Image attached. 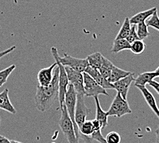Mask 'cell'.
<instances>
[{
    "instance_id": "4fadbf2b",
    "label": "cell",
    "mask_w": 159,
    "mask_h": 143,
    "mask_svg": "<svg viewBox=\"0 0 159 143\" xmlns=\"http://www.w3.org/2000/svg\"><path fill=\"white\" fill-rule=\"evenodd\" d=\"M136 87L141 91L145 100V101L147 102V104L159 119V108L158 107L157 103V102H156V100L154 97V96L152 95V93L148 90L145 86L137 85L136 86Z\"/></svg>"
},
{
    "instance_id": "5b68a950",
    "label": "cell",
    "mask_w": 159,
    "mask_h": 143,
    "mask_svg": "<svg viewBox=\"0 0 159 143\" xmlns=\"http://www.w3.org/2000/svg\"><path fill=\"white\" fill-rule=\"evenodd\" d=\"M107 113L108 116L121 118L125 114H132V110L127 100L123 98L120 94L117 92Z\"/></svg>"
},
{
    "instance_id": "4316f807",
    "label": "cell",
    "mask_w": 159,
    "mask_h": 143,
    "mask_svg": "<svg viewBox=\"0 0 159 143\" xmlns=\"http://www.w3.org/2000/svg\"><path fill=\"white\" fill-rule=\"evenodd\" d=\"M145 24L150 27L153 28L159 32V17L158 15V11H155L150 18L146 20Z\"/></svg>"
},
{
    "instance_id": "e0dca14e",
    "label": "cell",
    "mask_w": 159,
    "mask_h": 143,
    "mask_svg": "<svg viewBox=\"0 0 159 143\" xmlns=\"http://www.w3.org/2000/svg\"><path fill=\"white\" fill-rule=\"evenodd\" d=\"M154 78H157V76L154 72H146L139 74L137 78L134 79L135 87L137 85L145 86L147 84L153 81Z\"/></svg>"
},
{
    "instance_id": "5bb4252c",
    "label": "cell",
    "mask_w": 159,
    "mask_h": 143,
    "mask_svg": "<svg viewBox=\"0 0 159 143\" xmlns=\"http://www.w3.org/2000/svg\"><path fill=\"white\" fill-rule=\"evenodd\" d=\"M8 92V89H5L0 93V109H4L11 114H16V110L10 101Z\"/></svg>"
},
{
    "instance_id": "603a6c76",
    "label": "cell",
    "mask_w": 159,
    "mask_h": 143,
    "mask_svg": "<svg viewBox=\"0 0 159 143\" xmlns=\"http://www.w3.org/2000/svg\"><path fill=\"white\" fill-rule=\"evenodd\" d=\"M114 65L112 64L111 61H109L108 59L105 58L103 56V59H102V64L99 68V71L101 73V74L105 77L106 79H108L109 76H110L112 69L113 68Z\"/></svg>"
},
{
    "instance_id": "f1b7e54d",
    "label": "cell",
    "mask_w": 159,
    "mask_h": 143,
    "mask_svg": "<svg viewBox=\"0 0 159 143\" xmlns=\"http://www.w3.org/2000/svg\"><path fill=\"white\" fill-rule=\"evenodd\" d=\"M102 129H94L93 133L91 136V138L93 140V141H96L99 142V143H107L106 139L102 134Z\"/></svg>"
},
{
    "instance_id": "277c9868",
    "label": "cell",
    "mask_w": 159,
    "mask_h": 143,
    "mask_svg": "<svg viewBox=\"0 0 159 143\" xmlns=\"http://www.w3.org/2000/svg\"><path fill=\"white\" fill-rule=\"evenodd\" d=\"M77 101V92H75L74 88L71 84H69L67 87V90L66 92L65 98V105L67 108V113L70 117L71 121L74 125V130L76 137L80 139L79 129L75 121V105Z\"/></svg>"
},
{
    "instance_id": "8992f818",
    "label": "cell",
    "mask_w": 159,
    "mask_h": 143,
    "mask_svg": "<svg viewBox=\"0 0 159 143\" xmlns=\"http://www.w3.org/2000/svg\"><path fill=\"white\" fill-rule=\"evenodd\" d=\"M83 76L84 94L86 96H87V97L93 96L94 97V96H98L100 94L108 96L106 89L99 85L87 73L83 72Z\"/></svg>"
},
{
    "instance_id": "8d00e7d4",
    "label": "cell",
    "mask_w": 159,
    "mask_h": 143,
    "mask_svg": "<svg viewBox=\"0 0 159 143\" xmlns=\"http://www.w3.org/2000/svg\"><path fill=\"white\" fill-rule=\"evenodd\" d=\"M0 125H1V117H0Z\"/></svg>"
},
{
    "instance_id": "836d02e7",
    "label": "cell",
    "mask_w": 159,
    "mask_h": 143,
    "mask_svg": "<svg viewBox=\"0 0 159 143\" xmlns=\"http://www.w3.org/2000/svg\"><path fill=\"white\" fill-rule=\"evenodd\" d=\"M155 132H156V135H157V143H159V126Z\"/></svg>"
},
{
    "instance_id": "9c48e42d",
    "label": "cell",
    "mask_w": 159,
    "mask_h": 143,
    "mask_svg": "<svg viewBox=\"0 0 159 143\" xmlns=\"http://www.w3.org/2000/svg\"><path fill=\"white\" fill-rule=\"evenodd\" d=\"M58 59L60 62L64 66H68V67L80 72H84L87 66H89L87 59H82L75 58L67 54H64L62 57L59 56Z\"/></svg>"
},
{
    "instance_id": "e575fe53",
    "label": "cell",
    "mask_w": 159,
    "mask_h": 143,
    "mask_svg": "<svg viewBox=\"0 0 159 143\" xmlns=\"http://www.w3.org/2000/svg\"><path fill=\"white\" fill-rule=\"evenodd\" d=\"M155 74H156V76H157V77H159V67L157 68V69H156V70L154 71Z\"/></svg>"
},
{
    "instance_id": "d4e9b609",
    "label": "cell",
    "mask_w": 159,
    "mask_h": 143,
    "mask_svg": "<svg viewBox=\"0 0 159 143\" xmlns=\"http://www.w3.org/2000/svg\"><path fill=\"white\" fill-rule=\"evenodd\" d=\"M148 26L145 24V22L141 23V24L137 25L136 30H137V33L139 39L144 40L145 38L148 37L150 35V32L148 31Z\"/></svg>"
},
{
    "instance_id": "44dd1931",
    "label": "cell",
    "mask_w": 159,
    "mask_h": 143,
    "mask_svg": "<svg viewBox=\"0 0 159 143\" xmlns=\"http://www.w3.org/2000/svg\"><path fill=\"white\" fill-rule=\"evenodd\" d=\"M132 24L130 21V18L126 17L124 19V21L122 24L121 27L119 30L118 34L115 37V39H126L128 35L130 34L131 31Z\"/></svg>"
},
{
    "instance_id": "7a4b0ae2",
    "label": "cell",
    "mask_w": 159,
    "mask_h": 143,
    "mask_svg": "<svg viewBox=\"0 0 159 143\" xmlns=\"http://www.w3.org/2000/svg\"><path fill=\"white\" fill-rule=\"evenodd\" d=\"M52 55L54 56L55 61L57 64V66L59 69V77H58V85H59V94L58 99L60 105H62L65 102V98L66 92L67 90V87L69 84L67 77V74L66 72L65 66L62 65L59 61V54L58 50L55 47L51 48Z\"/></svg>"
},
{
    "instance_id": "ba28073f",
    "label": "cell",
    "mask_w": 159,
    "mask_h": 143,
    "mask_svg": "<svg viewBox=\"0 0 159 143\" xmlns=\"http://www.w3.org/2000/svg\"><path fill=\"white\" fill-rule=\"evenodd\" d=\"M65 68L67 74L69 84L73 85L77 94H84L83 72L76 71L68 66H65Z\"/></svg>"
},
{
    "instance_id": "7c38bea8",
    "label": "cell",
    "mask_w": 159,
    "mask_h": 143,
    "mask_svg": "<svg viewBox=\"0 0 159 143\" xmlns=\"http://www.w3.org/2000/svg\"><path fill=\"white\" fill-rule=\"evenodd\" d=\"M57 66V64L55 62L48 68H43L40 70L38 73V81L41 86H48L51 83L54 76V69Z\"/></svg>"
},
{
    "instance_id": "4dcf8cb0",
    "label": "cell",
    "mask_w": 159,
    "mask_h": 143,
    "mask_svg": "<svg viewBox=\"0 0 159 143\" xmlns=\"http://www.w3.org/2000/svg\"><path fill=\"white\" fill-rule=\"evenodd\" d=\"M16 47L15 45H13V46H12V47L9 48L8 49H6V50H4V51L0 52V59H2V57H4V56L7 55L8 54H9V53H11V52L14 51L16 49Z\"/></svg>"
},
{
    "instance_id": "d6986e66",
    "label": "cell",
    "mask_w": 159,
    "mask_h": 143,
    "mask_svg": "<svg viewBox=\"0 0 159 143\" xmlns=\"http://www.w3.org/2000/svg\"><path fill=\"white\" fill-rule=\"evenodd\" d=\"M130 45L131 44L127 41L126 39H115L111 48V52L117 54L121 51L128 50L130 49Z\"/></svg>"
},
{
    "instance_id": "30bf717a",
    "label": "cell",
    "mask_w": 159,
    "mask_h": 143,
    "mask_svg": "<svg viewBox=\"0 0 159 143\" xmlns=\"http://www.w3.org/2000/svg\"><path fill=\"white\" fill-rule=\"evenodd\" d=\"M134 73H131L130 74L113 83L115 90L117 91V92L119 93L125 100H127L129 89H130L132 83L134 81Z\"/></svg>"
},
{
    "instance_id": "d6a6232c",
    "label": "cell",
    "mask_w": 159,
    "mask_h": 143,
    "mask_svg": "<svg viewBox=\"0 0 159 143\" xmlns=\"http://www.w3.org/2000/svg\"><path fill=\"white\" fill-rule=\"evenodd\" d=\"M0 143H11V141L4 136L0 135Z\"/></svg>"
},
{
    "instance_id": "f35d334b",
    "label": "cell",
    "mask_w": 159,
    "mask_h": 143,
    "mask_svg": "<svg viewBox=\"0 0 159 143\" xmlns=\"http://www.w3.org/2000/svg\"><path fill=\"white\" fill-rule=\"evenodd\" d=\"M156 143H157V142H156Z\"/></svg>"
},
{
    "instance_id": "ac0fdd59",
    "label": "cell",
    "mask_w": 159,
    "mask_h": 143,
    "mask_svg": "<svg viewBox=\"0 0 159 143\" xmlns=\"http://www.w3.org/2000/svg\"><path fill=\"white\" fill-rule=\"evenodd\" d=\"M131 72L130 71H125L124 70V69L119 68L117 67H116L115 65L113 66V68L112 69V71L110 76L108 79L109 82L112 83H114L117 82L119 80L123 79L125 76H128L129 74H131Z\"/></svg>"
},
{
    "instance_id": "f546056e",
    "label": "cell",
    "mask_w": 159,
    "mask_h": 143,
    "mask_svg": "<svg viewBox=\"0 0 159 143\" xmlns=\"http://www.w3.org/2000/svg\"><path fill=\"white\" fill-rule=\"evenodd\" d=\"M136 27H137V25L134 24H132V27H131V31L130 32V34L128 35L127 36V41L130 43L131 44L132 43H133L134 41H137V40H139V38L137 35V30H136Z\"/></svg>"
},
{
    "instance_id": "6da1fadb",
    "label": "cell",
    "mask_w": 159,
    "mask_h": 143,
    "mask_svg": "<svg viewBox=\"0 0 159 143\" xmlns=\"http://www.w3.org/2000/svg\"><path fill=\"white\" fill-rule=\"evenodd\" d=\"M58 77L59 69L56 66L51 83L48 86H37L34 100L36 107L39 111L44 112L48 110L58 97Z\"/></svg>"
},
{
    "instance_id": "484cf974",
    "label": "cell",
    "mask_w": 159,
    "mask_h": 143,
    "mask_svg": "<svg viewBox=\"0 0 159 143\" xmlns=\"http://www.w3.org/2000/svg\"><path fill=\"white\" fill-rule=\"evenodd\" d=\"M15 65H12L9 66L7 68H6L3 70L0 71V88L3 85H4L9 77V76L12 74L13 70L15 69Z\"/></svg>"
},
{
    "instance_id": "2e32d148",
    "label": "cell",
    "mask_w": 159,
    "mask_h": 143,
    "mask_svg": "<svg viewBox=\"0 0 159 143\" xmlns=\"http://www.w3.org/2000/svg\"><path fill=\"white\" fill-rule=\"evenodd\" d=\"M95 101V106H96V115L95 119L100 122L102 129H104L108 125V116L107 113L104 112L100 106L98 96H94Z\"/></svg>"
},
{
    "instance_id": "cb8c5ba5",
    "label": "cell",
    "mask_w": 159,
    "mask_h": 143,
    "mask_svg": "<svg viewBox=\"0 0 159 143\" xmlns=\"http://www.w3.org/2000/svg\"><path fill=\"white\" fill-rule=\"evenodd\" d=\"M145 44L143 42V40L139 39L137 41L132 43L130 45V50L134 55H140L143 53L145 50Z\"/></svg>"
},
{
    "instance_id": "9a60e30c",
    "label": "cell",
    "mask_w": 159,
    "mask_h": 143,
    "mask_svg": "<svg viewBox=\"0 0 159 143\" xmlns=\"http://www.w3.org/2000/svg\"><path fill=\"white\" fill-rule=\"evenodd\" d=\"M157 11V7L152 8L150 9H148L147 11H142L137 13L135 15L132 16L131 18H130V21L131 24H134L137 25L139 24H141V23L145 22L146 20L148 19L150 17L153 15V13Z\"/></svg>"
},
{
    "instance_id": "8fae6325",
    "label": "cell",
    "mask_w": 159,
    "mask_h": 143,
    "mask_svg": "<svg viewBox=\"0 0 159 143\" xmlns=\"http://www.w3.org/2000/svg\"><path fill=\"white\" fill-rule=\"evenodd\" d=\"M84 72L87 73V74L91 76L98 83L102 86L104 89H115V87L113 83L109 82L107 79L104 77L99 72L98 69H95L91 67V66H87Z\"/></svg>"
},
{
    "instance_id": "ffe728a7",
    "label": "cell",
    "mask_w": 159,
    "mask_h": 143,
    "mask_svg": "<svg viewBox=\"0 0 159 143\" xmlns=\"http://www.w3.org/2000/svg\"><path fill=\"white\" fill-rule=\"evenodd\" d=\"M102 59H103V56L100 52H95L93 54L88 56L87 58L89 65L98 69L102 65Z\"/></svg>"
},
{
    "instance_id": "83f0119b",
    "label": "cell",
    "mask_w": 159,
    "mask_h": 143,
    "mask_svg": "<svg viewBox=\"0 0 159 143\" xmlns=\"http://www.w3.org/2000/svg\"><path fill=\"white\" fill-rule=\"evenodd\" d=\"M105 139L107 143H120L121 141V136L115 131L108 133Z\"/></svg>"
},
{
    "instance_id": "3957f363",
    "label": "cell",
    "mask_w": 159,
    "mask_h": 143,
    "mask_svg": "<svg viewBox=\"0 0 159 143\" xmlns=\"http://www.w3.org/2000/svg\"><path fill=\"white\" fill-rule=\"evenodd\" d=\"M61 116L59 121V126L62 132L69 143H79V139L76 137L74 125L67 113L65 103L61 106Z\"/></svg>"
},
{
    "instance_id": "1f68e13d",
    "label": "cell",
    "mask_w": 159,
    "mask_h": 143,
    "mask_svg": "<svg viewBox=\"0 0 159 143\" xmlns=\"http://www.w3.org/2000/svg\"><path fill=\"white\" fill-rule=\"evenodd\" d=\"M148 85H150L152 88H153L154 90L157 92L159 95V83L158 82L154 81L153 80V81H152Z\"/></svg>"
},
{
    "instance_id": "7402d4cb",
    "label": "cell",
    "mask_w": 159,
    "mask_h": 143,
    "mask_svg": "<svg viewBox=\"0 0 159 143\" xmlns=\"http://www.w3.org/2000/svg\"><path fill=\"white\" fill-rule=\"evenodd\" d=\"M93 131L94 129L92 121H90V120H86L84 123L79 128L80 138L82 137V136L91 137V136L92 135L93 133Z\"/></svg>"
},
{
    "instance_id": "d590c367",
    "label": "cell",
    "mask_w": 159,
    "mask_h": 143,
    "mask_svg": "<svg viewBox=\"0 0 159 143\" xmlns=\"http://www.w3.org/2000/svg\"><path fill=\"white\" fill-rule=\"evenodd\" d=\"M11 143H23L21 142H18V141H11Z\"/></svg>"
},
{
    "instance_id": "74e56055",
    "label": "cell",
    "mask_w": 159,
    "mask_h": 143,
    "mask_svg": "<svg viewBox=\"0 0 159 143\" xmlns=\"http://www.w3.org/2000/svg\"><path fill=\"white\" fill-rule=\"evenodd\" d=\"M51 143H56L55 142H51Z\"/></svg>"
},
{
    "instance_id": "52a82bcc",
    "label": "cell",
    "mask_w": 159,
    "mask_h": 143,
    "mask_svg": "<svg viewBox=\"0 0 159 143\" xmlns=\"http://www.w3.org/2000/svg\"><path fill=\"white\" fill-rule=\"evenodd\" d=\"M84 94H77V101L75 105V121L78 129L84 123L87 117L91 112V109L87 107L84 101Z\"/></svg>"
}]
</instances>
